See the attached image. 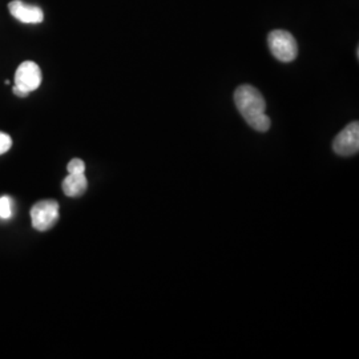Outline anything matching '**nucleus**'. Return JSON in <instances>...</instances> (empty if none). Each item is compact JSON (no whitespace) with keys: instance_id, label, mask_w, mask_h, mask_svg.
Masks as SVG:
<instances>
[{"instance_id":"nucleus-1","label":"nucleus","mask_w":359,"mask_h":359,"mask_svg":"<svg viewBox=\"0 0 359 359\" xmlns=\"http://www.w3.org/2000/svg\"><path fill=\"white\" fill-rule=\"evenodd\" d=\"M234 103L245 121L258 132L270 128L269 116L265 114L266 103L261 92L252 86H240L234 92Z\"/></svg>"},{"instance_id":"nucleus-2","label":"nucleus","mask_w":359,"mask_h":359,"mask_svg":"<svg viewBox=\"0 0 359 359\" xmlns=\"http://www.w3.org/2000/svg\"><path fill=\"white\" fill-rule=\"evenodd\" d=\"M268 44L273 56L283 63L293 62L298 55V46L294 36L287 31H271L268 36Z\"/></svg>"},{"instance_id":"nucleus-3","label":"nucleus","mask_w":359,"mask_h":359,"mask_svg":"<svg viewBox=\"0 0 359 359\" xmlns=\"http://www.w3.org/2000/svg\"><path fill=\"white\" fill-rule=\"evenodd\" d=\"M59 219V203L56 200H41L31 209L32 226L39 231L52 229Z\"/></svg>"},{"instance_id":"nucleus-4","label":"nucleus","mask_w":359,"mask_h":359,"mask_svg":"<svg viewBox=\"0 0 359 359\" xmlns=\"http://www.w3.org/2000/svg\"><path fill=\"white\" fill-rule=\"evenodd\" d=\"M334 152L344 157L358 154L359 151V123H350L346 128L342 129L333 142Z\"/></svg>"},{"instance_id":"nucleus-5","label":"nucleus","mask_w":359,"mask_h":359,"mask_svg":"<svg viewBox=\"0 0 359 359\" xmlns=\"http://www.w3.org/2000/svg\"><path fill=\"white\" fill-rule=\"evenodd\" d=\"M41 84V71L35 62H23L18 67L15 74V87L31 93L38 90Z\"/></svg>"},{"instance_id":"nucleus-6","label":"nucleus","mask_w":359,"mask_h":359,"mask_svg":"<svg viewBox=\"0 0 359 359\" xmlns=\"http://www.w3.org/2000/svg\"><path fill=\"white\" fill-rule=\"evenodd\" d=\"M8 10L15 19L26 25H39L44 20V13L39 6L27 4L22 0H13Z\"/></svg>"},{"instance_id":"nucleus-7","label":"nucleus","mask_w":359,"mask_h":359,"mask_svg":"<svg viewBox=\"0 0 359 359\" xmlns=\"http://www.w3.org/2000/svg\"><path fill=\"white\" fill-rule=\"evenodd\" d=\"M62 188L68 197H80L88 188V180L84 173H69L63 181Z\"/></svg>"},{"instance_id":"nucleus-8","label":"nucleus","mask_w":359,"mask_h":359,"mask_svg":"<svg viewBox=\"0 0 359 359\" xmlns=\"http://www.w3.org/2000/svg\"><path fill=\"white\" fill-rule=\"evenodd\" d=\"M13 215V201L8 196L0 197V218L7 219Z\"/></svg>"},{"instance_id":"nucleus-9","label":"nucleus","mask_w":359,"mask_h":359,"mask_svg":"<svg viewBox=\"0 0 359 359\" xmlns=\"http://www.w3.org/2000/svg\"><path fill=\"white\" fill-rule=\"evenodd\" d=\"M13 147V139L10 135L0 132V154H4L8 152Z\"/></svg>"},{"instance_id":"nucleus-10","label":"nucleus","mask_w":359,"mask_h":359,"mask_svg":"<svg viewBox=\"0 0 359 359\" xmlns=\"http://www.w3.org/2000/svg\"><path fill=\"white\" fill-rule=\"evenodd\" d=\"M67 169H68L69 173H84L86 172V164L80 158H74V160L69 161Z\"/></svg>"},{"instance_id":"nucleus-11","label":"nucleus","mask_w":359,"mask_h":359,"mask_svg":"<svg viewBox=\"0 0 359 359\" xmlns=\"http://www.w3.org/2000/svg\"><path fill=\"white\" fill-rule=\"evenodd\" d=\"M13 92L16 96H19V97H27V96H28V93L23 92L22 90H19V88L15 87V86H13Z\"/></svg>"}]
</instances>
